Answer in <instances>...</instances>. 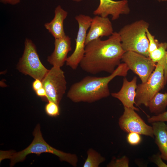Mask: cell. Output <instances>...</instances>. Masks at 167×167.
Returning <instances> with one entry per match:
<instances>
[{
  "mask_svg": "<svg viewBox=\"0 0 167 167\" xmlns=\"http://www.w3.org/2000/svg\"><path fill=\"white\" fill-rule=\"evenodd\" d=\"M67 15V12L60 5H58L55 8L53 19L50 22L45 24V29L55 39L62 38L66 35L64 30V22Z\"/></svg>",
  "mask_w": 167,
  "mask_h": 167,
  "instance_id": "9a60e30c",
  "label": "cell"
},
{
  "mask_svg": "<svg viewBox=\"0 0 167 167\" xmlns=\"http://www.w3.org/2000/svg\"><path fill=\"white\" fill-rule=\"evenodd\" d=\"M165 57L156 63L154 70L147 81L137 85L135 100L136 105H143L148 107L151 100L165 85L164 76Z\"/></svg>",
  "mask_w": 167,
  "mask_h": 167,
  "instance_id": "5b68a950",
  "label": "cell"
},
{
  "mask_svg": "<svg viewBox=\"0 0 167 167\" xmlns=\"http://www.w3.org/2000/svg\"><path fill=\"white\" fill-rule=\"evenodd\" d=\"M35 92L36 95L38 96L41 97L43 101H46L47 95L46 91L43 87Z\"/></svg>",
  "mask_w": 167,
  "mask_h": 167,
  "instance_id": "d4e9b609",
  "label": "cell"
},
{
  "mask_svg": "<svg viewBox=\"0 0 167 167\" xmlns=\"http://www.w3.org/2000/svg\"><path fill=\"white\" fill-rule=\"evenodd\" d=\"M129 160L128 158L124 156L120 159L112 161L107 165L109 167H128Z\"/></svg>",
  "mask_w": 167,
  "mask_h": 167,
  "instance_id": "603a6c76",
  "label": "cell"
},
{
  "mask_svg": "<svg viewBox=\"0 0 167 167\" xmlns=\"http://www.w3.org/2000/svg\"><path fill=\"white\" fill-rule=\"evenodd\" d=\"M124 107L123 114L118 120L120 128L126 132H135L154 138L152 126L146 123L135 110Z\"/></svg>",
  "mask_w": 167,
  "mask_h": 167,
  "instance_id": "30bf717a",
  "label": "cell"
},
{
  "mask_svg": "<svg viewBox=\"0 0 167 167\" xmlns=\"http://www.w3.org/2000/svg\"><path fill=\"white\" fill-rule=\"evenodd\" d=\"M92 18L89 16L80 14L75 16L79 28L75 39V46L72 54L68 57L67 65L73 70L76 69L82 60L84 53L87 32L89 28Z\"/></svg>",
  "mask_w": 167,
  "mask_h": 167,
  "instance_id": "ba28073f",
  "label": "cell"
},
{
  "mask_svg": "<svg viewBox=\"0 0 167 167\" xmlns=\"http://www.w3.org/2000/svg\"><path fill=\"white\" fill-rule=\"evenodd\" d=\"M73 1L76 2H81L83 0H72Z\"/></svg>",
  "mask_w": 167,
  "mask_h": 167,
  "instance_id": "f546056e",
  "label": "cell"
},
{
  "mask_svg": "<svg viewBox=\"0 0 167 167\" xmlns=\"http://www.w3.org/2000/svg\"><path fill=\"white\" fill-rule=\"evenodd\" d=\"M32 87L35 91L43 87V85L42 81L39 79H35L32 83Z\"/></svg>",
  "mask_w": 167,
  "mask_h": 167,
  "instance_id": "4316f807",
  "label": "cell"
},
{
  "mask_svg": "<svg viewBox=\"0 0 167 167\" xmlns=\"http://www.w3.org/2000/svg\"><path fill=\"white\" fill-rule=\"evenodd\" d=\"M146 33L149 41L148 51L149 54L157 49L160 43L155 38V36L150 33L148 29H147Z\"/></svg>",
  "mask_w": 167,
  "mask_h": 167,
  "instance_id": "44dd1931",
  "label": "cell"
},
{
  "mask_svg": "<svg viewBox=\"0 0 167 167\" xmlns=\"http://www.w3.org/2000/svg\"><path fill=\"white\" fill-rule=\"evenodd\" d=\"M130 11L127 0H100L99 4L93 14L104 17L110 15L114 20L118 19L121 15L129 14Z\"/></svg>",
  "mask_w": 167,
  "mask_h": 167,
  "instance_id": "8fae6325",
  "label": "cell"
},
{
  "mask_svg": "<svg viewBox=\"0 0 167 167\" xmlns=\"http://www.w3.org/2000/svg\"><path fill=\"white\" fill-rule=\"evenodd\" d=\"M33 140L27 148L17 152L12 151L0 152V159H9L10 166H13L15 163L24 161L27 156L34 153L40 155L43 153H51L58 156L61 161H65L74 167H76L78 158L75 154L66 153L55 148L49 145L43 139L40 130L39 124H38L33 133Z\"/></svg>",
  "mask_w": 167,
  "mask_h": 167,
  "instance_id": "3957f363",
  "label": "cell"
},
{
  "mask_svg": "<svg viewBox=\"0 0 167 167\" xmlns=\"http://www.w3.org/2000/svg\"><path fill=\"white\" fill-rule=\"evenodd\" d=\"M105 158L92 148L87 151V157L83 165L84 167H98L105 161Z\"/></svg>",
  "mask_w": 167,
  "mask_h": 167,
  "instance_id": "ac0fdd59",
  "label": "cell"
},
{
  "mask_svg": "<svg viewBox=\"0 0 167 167\" xmlns=\"http://www.w3.org/2000/svg\"><path fill=\"white\" fill-rule=\"evenodd\" d=\"M125 52L118 33L114 32L106 40L99 38L87 44L79 65L82 70L92 74L103 71L111 74L120 64Z\"/></svg>",
  "mask_w": 167,
  "mask_h": 167,
  "instance_id": "6da1fadb",
  "label": "cell"
},
{
  "mask_svg": "<svg viewBox=\"0 0 167 167\" xmlns=\"http://www.w3.org/2000/svg\"><path fill=\"white\" fill-rule=\"evenodd\" d=\"M152 123L155 142L161 152V156L162 159L167 161V125L161 121Z\"/></svg>",
  "mask_w": 167,
  "mask_h": 167,
  "instance_id": "2e32d148",
  "label": "cell"
},
{
  "mask_svg": "<svg viewBox=\"0 0 167 167\" xmlns=\"http://www.w3.org/2000/svg\"><path fill=\"white\" fill-rule=\"evenodd\" d=\"M167 43L161 42L157 49L150 53L149 57L156 64L159 62L166 56L167 51Z\"/></svg>",
  "mask_w": 167,
  "mask_h": 167,
  "instance_id": "d6986e66",
  "label": "cell"
},
{
  "mask_svg": "<svg viewBox=\"0 0 167 167\" xmlns=\"http://www.w3.org/2000/svg\"><path fill=\"white\" fill-rule=\"evenodd\" d=\"M160 154H158L156 155L154 159V162L158 167H167V165L165 164L162 160Z\"/></svg>",
  "mask_w": 167,
  "mask_h": 167,
  "instance_id": "484cf974",
  "label": "cell"
},
{
  "mask_svg": "<svg viewBox=\"0 0 167 167\" xmlns=\"http://www.w3.org/2000/svg\"><path fill=\"white\" fill-rule=\"evenodd\" d=\"M137 78L134 77L131 81L125 77L120 90L117 92L111 93L112 96L119 100L124 107L131 108L139 111L138 108L134 106L135 104L136 90L137 87Z\"/></svg>",
  "mask_w": 167,
  "mask_h": 167,
  "instance_id": "5bb4252c",
  "label": "cell"
},
{
  "mask_svg": "<svg viewBox=\"0 0 167 167\" xmlns=\"http://www.w3.org/2000/svg\"><path fill=\"white\" fill-rule=\"evenodd\" d=\"M164 76L165 84L167 82V52L165 57V62L164 68Z\"/></svg>",
  "mask_w": 167,
  "mask_h": 167,
  "instance_id": "f1b7e54d",
  "label": "cell"
},
{
  "mask_svg": "<svg viewBox=\"0 0 167 167\" xmlns=\"http://www.w3.org/2000/svg\"><path fill=\"white\" fill-rule=\"evenodd\" d=\"M129 70L124 63H120L109 76L98 77L88 76L73 84L67 96L75 103H92L109 96V83L117 76L125 77Z\"/></svg>",
  "mask_w": 167,
  "mask_h": 167,
  "instance_id": "7a4b0ae2",
  "label": "cell"
},
{
  "mask_svg": "<svg viewBox=\"0 0 167 167\" xmlns=\"http://www.w3.org/2000/svg\"><path fill=\"white\" fill-rule=\"evenodd\" d=\"M17 67L22 73L41 81L49 70L41 62L35 44L27 38L25 40L23 54Z\"/></svg>",
  "mask_w": 167,
  "mask_h": 167,
  "instance_id": "8992f818",
  "label": "cell"
},
{
  "mask_svg": "<svg viewBox=\"0 0 167 167\" xmlns=\"http://www.w3.org/2000/svg\"></svg>",
  "mask_w": 167,
  "mask_h": 167,
  "instance_id": "1f68e13d",
  "label": "cell"
},
{
  "mask_svg": "<svg viewBox=\"0 0 167 167\" xmlns=\"http://www.w3.org/2000/svg\"><path fill=\"white\" fill-rule=\"evenodd\" d=\"M167 106V93H157L150 101L148 107L150 112L156 115L165 112Z\"/></svg>",
  "mask_w": 167,
  "mask_h": 167,
  "instance_id": "e0dca14e",
  "label": "cell"
},
{
  "mask_svg": "<svg viewBox=\"0 0 167 167\" xmlns=\"http://www.w3.org/2000/svg\"><path fill=\"white\" fill-rule=\"evenodd\" d=\"M148 121L151 123L158 121L167 122V111L148 118Z\"/></svg>",
  "mask_w": 167,
  "mask_h": 167,
  "instance_id": "cb8c5ba5",
  "label": "cell"
},
{
  "mask_svg": "<svg viewBox=\"0 0 167 167\" xmlns=\"http://www.w3.org/2000/svg\"><path fill=\"white\" fill-rule=\"evenodd\" d=\"M21 0H0L1 3L4 4L15 5L19 3Z\"/></svg>",
  "mask_w": 167,
  "mask_h": 167,
  "instance_id": "83f0119b",
  "label": "cell"
},
{
  "mask_svg": "<svg viewBox=\"0 0 167 167\" xmlns=\"http://www.w3.org/2000/svg\"><path fill=\"white\" fill-rule=\"evenodd\" d=\"M149 24L143 20L126 25L118 32L121 45L125 51H132L148 57L149 41L146 31Z\"/></svg>",
  "mask_w": 167,
  "mask_h": 167,
  "instance_id": "277c9868",
  "label": "cell"
},
{
  "mask_svg": "<svg viewBox=\"0 0 167 167\" xmlns=\"http://www.w3.org/2000/svg\"><path fill=\"white\" fill-rule=\"evenodd\" d=\"M122 61L129 70L137 75L142 83L145 82L154 70L156 64L148 57L132 51H126Z\"/></svg>",
  "mask_w": 167,
  "mask_h": 167,
  "instance_id": "9c48e42d",
  "label": "cell"
},
{
  "mask_svg": "<svg viewBox=\"0 0 167 167\" xmlns=\"http://www.w3.org/2000/svg\"><path fill=\"white\" fill-rule=\"evenodd\" d=\"M156 1H157L158 2H165V1H167V0H155Z\"/></svg>",
  "mask_w": 167,
  "mask_h": 167,
  "instance_id": "4dcf8cb0",
  "label": "cell"
},
{
  "mask_svg": "<svg viewBox=\"0 0 167 167\" xmlns=\"http://www.w3.org/2000/svg\"><path fill=\"white\" fill-rule=\"evenodd\" d=\"M140 134L135 132L128 133L126 136V140L129 144L133 146L139 144L142 141Z\"/></svg>",
  "mask_w": 167,
  "mask_h": 167,
  "instance_id": "7402d4cb",
  "label": "cell"
},
{
  "mask_svg": "<svg viewBox=\"0 0 167 167\" xmlns=\"http://www.w3.org/2000/svg\"><path fill=\"white\" fill-rule=\"evenodd\" d=\"M112 23L108 17L95 15L92 18L87 34L86 45L104 36H109L113 33Z\"/></svg>",
  "mask_w": 167,
  "mask_h": 167,
  "instance_id": "7c38bea8",
  "label": "cell"
},
{
  "mask_svg": "<svg viewBox=\"0 0 167 167\" xmlns=\"http://www.w3.org/2000/svg\"><path fill=\"white\" fill-rule=\"evenodd\" d=\"M71 45V38L68 36L55 39L54 49L48 57V62L53 66L62 67L66 61L68 54L72 50Z\"/></svg>",
  "mask_w": 167,
  "mask_h": 167,
  "instance_id": "4fadbf2b",
  "label": "cell"
},
{
  "mask_svg": "<svg viewBox=\"0 0 167 167\" xmlns=\"http://www.w3.org/2000/svg\"><path fill=\"white\" fill-rule=\"evenodd\" d=\"M45 111L46 114L51 117H56L60 113L59 105L52 101H49L45 105Z\"/></svg>",
  "mask_w": 167,
  "mask_h": 167,
  "instance_id": "ffe728a7",
  "label": "cell"
},
{
  "mask_svg": "<svg viewBox=\"0 0 167 167\" xmlns=\"http://www.w3.org/2000/svg\"><path fill=\"white\" fill-rule=\"evenodd\" d=\"M47 95L46 101L59 105L66 89L64 72L61 67L53 66L42 80Z\"/></svg>",
  "mask_w": 167,
  "mask_h": 167,
  "instance_id": "52a82bcc",
  "label": "cell"
}]
</instances>
